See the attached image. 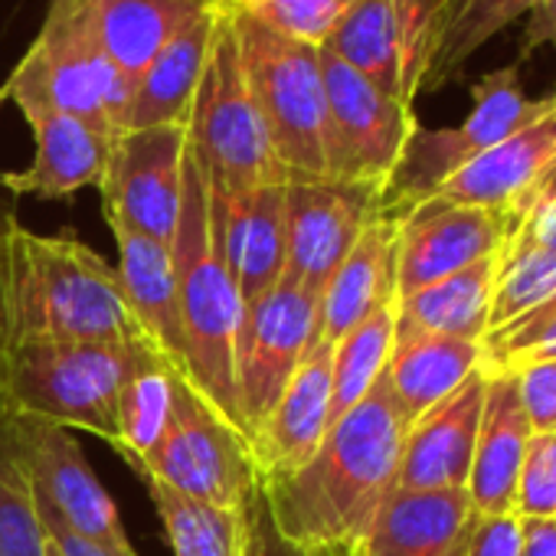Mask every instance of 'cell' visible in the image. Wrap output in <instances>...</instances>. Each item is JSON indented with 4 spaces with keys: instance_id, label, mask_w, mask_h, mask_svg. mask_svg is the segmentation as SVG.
<instances>
[{
    "instance_id": "cell-21",
    "label": "cell",
    "mask_w": 556,
    "mask_h": 556,
    "mask_svg": "<svg viewBox=\"0 0 556 556\" xmlns=\"http://www.w3.org/2000/svg\"><path fill=\"white\" fill-rule=\"evenodd\" d=\"M21 115L37 138V154L30 167L0 174V187L17 197L66 200L102 184L115 135L56 109H27Z\"/></svg>"
},
{
    "instance_id": "cell-22",
    "label": "cell",
    "mask_w": 556,
    "mask_h": 556,
    "mask_svg": "<svg viewBox=\"0 0 556 556\" xmlns=\"http://www.w3.org/2000/svg\"><path fill=\"white\" fill-rule=\"evenodd\" d=\"M331 344H315L265 422L255 429L252 458L258 478L299 471L325 442L331 429Z\"/></svg>"
},
{
    "instance_id": "cell-8",
    "label": "cell",
    "mask_w": 556,
    "mask_h": 556,
    "mask_svg": "<svg viewBox=\"0 0 556 556\" xmlns=\"http://www.w3.org/2000/svg\"><path fill=\"white\" fill-rule=\"evenodd\" d=\"M553 99H527L520 86V66L510 63L504 70H494L481 76L471 86V112L455 128H422L406 141V151L383 190L380 213L403 216L422 200L435 197L439 187L455 177L465 164H471L478 154L504 141L507 135L520 131L523 125L536 122Z\"/></svg>"
},
{
    "instance_id": "cell-19",
    "label": "cell",
    "mask_w": 556,
    "mask_h": 556,
    "mask_svg": "<svg viewBox=\"0 0 556 556\" xmlns=\"http://www.w3.org/2000/svg\"><path fill=\"white\" fill-rule=\"evenodd\" d=\"M213 197L219 249L242 305L268 295L286 275V184H265L236 197Z\"/></svg>"
},
{
    "instance_id": "cell-24",
    "label": "cell",
    "mask_w": 556,
    "mask_h": 556,
    "mask_svg": "<svg viewBox=\"0 0 556 556\" xmlns=\"http://www.w3.org/2000/svg\"><path fill=\"white\" fill-rule=\"evenodd\" d=\"M530 439H533V426L520 400L517 374L514 370L488 374L478 442H475L471 475L465 488L481 517L514 514L517 475Z\"/></svg>"
},
{
    "instance_id": "cell-48",
    "label": "cell",
    "mask_w": 556,
    "mask_h": 556,
    "mask_svg": "<svg viewBox=\"0 0 556 556\" xmlns=\"http://www.w3.org/2000/svg\"><path fill=\"white\" fill-rule=\"evenodd\" d=\"M0 419H4V406H0Z\"/></svg>"
},
{
    "instance_id": "cell-3",
    "label": "cell",
    "mask_w": 556,
    "mask_h": 556,
    "mask_svg": "<svg viewBox=\"0 0 556 556\" xmlns=\"http://www.w3.org/2000/svg\"><path fill=\"white\" fill-rule=\"evenodd\" d=\"M170 252L187 341V383L245 435L236 403V338L245 305L219 249L210 187L190 154L184 161V197Z\"/></svg>"
},
{
    "instance_id": "cell-33",
    "label": "cell",
    "mask_w": 556,
    "mask_h": 556,
    "mask_svg": "<svg viewBox=\"0 0 556 556\" xmlns=\"http://www.w3.org/2000/svg\"><path fill=\"white\" fill-rule=\"evenodd\" d=\"M174 556H239V510L210 507L170 491L161 481L144 484Z\"/></svg>"
},
{
    "instance_id": "cell-37",
    "label": "cell",
    "mask_w": 556,
    "mask_h": 556,
    "mask_svg": "<svg viewBox=\"0 0 556 556\" xmlns=\"http://www.w3.org/2000/svg\"><path fill=\"white\" fill-rule=\"evenodd\" d=\"M481 351H484V364H481L484 374L520 370L536 361H553L556 357V299L484 334Z\"/></svg>"
},
{
    "instance_id": "cell-13",
    "label": "cell",
    "mask_w": 556,
    "mask_h": 556,
    "mask_svg": "<svg viewBox=\"0 0 556 556\" xmlns=\"http://www.w3.org/2000/svg\"><path fill=\"white\" fill-rule=\"evenodd\" d=\"M184 161L187 125L118 131L99 184L105 223L170 245L180 219Z\"/></svg>"
},
{
    "instance_id": "cell-31",
    "label": "cell",
    "mask_w": 556,
    "mask_h": 556,
    "mask_svg": "<svg viewBox=\"0 0 556 556\" xmlns=\"http://www.w3.org/2000/svg\"><path fill=\"white\" fill-rule=\"evenodd\" d=\"M536 0H445L439 40L429 60L422 92L445 89L462 79L468 60L481 53L497 34L533 11Z\"/></svg>"
},
{
    "instance_id": "cell-36",
    "label": "cell",
    "mask_w": 556,
    "mask_h": 556,
    "mask_svg": "<svg viewBox=\"0 0 556 556\" xmlns=\"http://www.w3.org/2000/svg\"><path fill=\"white\" fill-rule=\"evenodd\" d=\"M357 0H229V8L295 43L325 47Z\"/></svg>"
},
{
    "instance_id": "cell-2",
    "label": "cell",
    "mask_w": 556,
    "mask_h": 556,
    "mask_svg": "<svg viewBox=\"0 0 556 556\" xmlns=\"http://www.w3.org/2000/svg\"><path fill=\"white\" fill-rule=\"evenodd\" d=\"M53 341H141L115 268L70 229L34 232L0 216V357Z\"/></svg>"
},
{
    "instance_id": "cell-28",
    "label": "cell",
    "mask_w": 556,
    "mask_h": 556,
    "mask_svg": "<svg viewBox=\"0 0 556 556\" xmlns=\"http://www.w3.org/2000/svg\"><path fill=\"white\" fill-rule=\"evenodd\" d=\"M497 265H501V252L406 299H396V334H445V338L484 341Z\"/></svg>"
},
{
    "instance_id": "cell-41",
    "label": "cell",
    "mask_w": 556,
    "mask_h": 556,
    "mask_svg": "<svg viewBox=\"0 0 556 556\" xmlns=\"http://www.w3.org/2000/svg\"><path fill=\"white\" fill-rule=\"evenodd\" d=\"M468 556H523V520L517 514L478 517Z\"/></svg>"
},
{
    "instance_id": "cell-44",
    "label": "cell",
    "mask_w": 556,
    "mask_h": 556,
    "mask_svg": "<svg viewBox=\"0 0 556 556\" xmlns=\"http://www.w3.org/2000/svg\"><path fill=\"white\" fill-rule=\"evenodd\" d=\"M514 239L517 242H527V245H540V249L556 252V200L533 206L523 216V223L517 226Z\"/></svg>"
},
{
    "instance_id": "cell-32",
    "label": "cell",
    "mask_w": 556,
    "mask_h": 556,
    "mask_svg": "<svg viewBox=\"0 0 556 556\" xmlns=\"http://www.w3.org/2000/svg\"><path fill=\"white\" fill-rule=\"evenodd\" d=\"M396 338V302L380 305L334 344L331 357V426L348 416L383 377Z\"/></svg>"
},
{
    "instance_id": "cell-43",
    "label": "cell",
    "mask_w": 556,
    "mask_h": 556,
    "mask_svg": "<svg viewBox=\"0 0 556 556\" xmlns=\"http://www.w3.org/2000/svg\"><path fill=\"white\" fill-rule=\"evenodd\" d=\"M543 47H556V0H536L533 11L527 14L517 66Z\"/></svg>"
},
{
    "instance_id": "cell-9",
    "label": "cell",
    "mask_w": 556,
    "mask_h": 556,
    "mask_svg": "<svg viewBox=\"0 0 556 556\" xmlns=\"http://www.w3.org/2000/svg\"><path fill=\"white\" fill-rule=\"evenodd\" d=\"M141 481H161L190 501L239 510L258 471L249 439L180 377L170 429L154 448Z\"/></svg>"
},
{
    "instance_id": "cell-35",
    "label": "cell",
    "mask_w": 556,
    "mask_h": 556,
    "mask_svg": "<svg viewBox=\"0 0 556 556\" xmlns=\"http://www.w3.org/2000/svg\"><path fill=\"white\" fill-rule=\"evenodd\" d=\"M0 556H50V540L24 465L0 419Z\"/></svg>"
},
{
    "instance_id": "cell-1",
    "label": "cell",
    "mask_w": 556,
    "mask_h": 556,
    "mask_svg": "<svg viewBox=\"0 0 556 556\" xmlns=\"http://www.w3.org/2000/svg\"><path fill=\"white\" fill-rule=\"evenodd\" d=\"M403 439L406 422L380 377L299 471L258 478L278 530L312 556H351L396 491Z\"/></svg>"
},
{
    "instance_id": "cell-45",
    "label": "cell",
    "mask_w": 556,
    "mask_h": 556,
    "mask_svg": "<svg viewBox=\"0 0 556 556\" xmlns=\"http://www.w3.org/2000/svg\"><path fill=\"white\" fill-rule=\"evenodd\" d=\"M523 556H556V520H523Z\"/></svg>"
},
{
    "instance_id": "cell-40",
    "label": "cell",
    "mask_w": 556,
    "mask_h": 556,
    "mask_svg": "<svg viewBox=\"0 0 556 556\" xmlns=\"http://www.w3.org/2000/svg\"><path fill=\"white\" fill-rule=\"evenodd\" d=\"M514 374L533 432H556V357L527 364Z\"/></svg>"
},
{
    "instance_id": "cell-47",
    "label": "cell",
    "mask_w": 556,
    "mask_h": 556,
    "mask_svg": "<svg viewBox=\"0 0 556 556\" xmlns=\"http://www.w3.org/2000/svg\"><path fill=\"white\" fill-rule=\"evenodd\" d=\"M50 556H60V553H56V549H53V546H50Z\"/></svg>"
},
{
    "instance_id": "cell-16",
    "label": "cell",
    "mask_w": 556,
    "mask_h": 556,
    "mask_svg": "<svg viewBox=\"0 0 556 556\" xmlns=\"http://www.w3.org/2000/svg\"><path fill=\"white\" fill-rule=\"evenodd\" d=\"M514 239L507 213L429 197L400 216L396 232V299L497 255Z\"/></svg>"
},
{
    "instance_id": "cell-29",
    "label": "cell",
    "mask_w": 556,
    "mask_h": 556,
    "mask_svg": "<svg viewBox=\"0 0 556 556\" xmlns=\"http://www.w3.org/2000/svg\"><path fill=\"white\" fill-rule=\"evenodd\" d=\"M177 374L141 341L118 390V442L115 452L144 478L148 462L174 419Z\"/></svg>"
},
{
    "instance_id": "cell-27",
    "label": "cell",
    "mask_w": 556,
    "mask_h": 556,
    "mask_svg": "<svg viewBox=\"0 0 556 556\" xmlns=\"http://www.w3.org/2000/svg\"><path fill=\"white\" fill-rule=\"evenodd\" d=\"M481 341L445 334H396L383 380L406 429L445 396H452L471 374L481 370Z\"/></svg>"
},
{
    "instance_id": "cell-17",
    "label": "cell",
    "mask_w": 556,
    "mask_h": 556,
    "mask_svg": "<svg viewBox=\"0 0 556 556\" xmlns=\"http://www.w3.org/2000/svg\"><path fill=\"white\" fill-rule=\"evenodd\" d=\"M553 164H556V99L536 122L507 135L504 141L478 154L471 164H465L455 177H448L435 197L462 206L507 213L517 232L527 200L546 180Z\"/></svg>"
},
{
    "instance_id": "cell-15",
    "label": "cell",
    "mask_w": 556,
    "mask_h": 556,
    "mask_svg": "<svg viewBox=\"0 0 556 556\" xmlns=\"http://www.w3.org/2000/svg\"><path fill=\"white\" fill-rule=\"evenodd\" d=\"M383 193L334 177L286 180V275L325 292L361 232L380 216Z\"/></svg>"
},
{
    "instance_id": "cell-34",
    "label": "cell",
    "mask_w": 556,
    "mask_h": 556,
    "mask_svg": "<svg viewBox=\"0 0 556 556\" xmlns=\"http://www.w3.org/2000/svg\"><path fill=\"white\" fill-rule=\"evenodd\" d=\"M549 299H556V252L510 239L501 249L488 334Z\"/></svg>"
},
{
    "instance_id": "cell-7",
    "label": "cell",
    "mask_w": 556,
    "mask_h": 556,
    "mask_svg": "<svg viewBox=\"0 0 556 556\" xmlns=\"http://www.w3.org/2000/svg\"><path fill=\"white\" fill-rule=\"evenodd\" d=\"M229 4V0H226ZM239 63L278 164L292 177H328V99L321 50L232 11Z\"/></svg>"
},
{
    "instance_id": "cell-10",
    "label": "cell",
    "mask_w": 556,
    "mask_h": 556,
    "mask_svg": "<svg viewBox=\"0 0 556 556\" xmlns=\"http://www.w3.org/2000/svg\"><path fill=\"white\" fill-rule=\"evenodd\" d=\"M318 302V292L282 275L268 295L245 305L236 338V403L249 445L315 348Z\"/></svg>"
},
{
    "instance_id": "cell-18",
    "label": "cell",
    "mask_w": 556,
    "mask_h": 556,
    "mask_svg": "<svg viewBox=\"0 0 556 556\" xmlns=\"http://www.w3.org/2000/svg\"><path fill=\"white\" fill-rule=\"evenodd\" d=\"M488 374H471L452 396L419 416L403 439L396 491H465L478 442Z\"/></svg>"
},
{
    "instance_id": "cell-4",
    "label": "cell",
    "mask_w": 556,
    "mask_h": 556,
    "mask_svg": "<svg viewBox=\"0 0 556 556\" xmlns=\"http://www.w3.org/2000/svg\"><path fill=\"white\" fill-rule=\"evenodd\" d=\"M0 92L21 112L56 109L118 135L135 83L109 56L92 0H50L37 40Z\"/></svg>"
},
{
    "instance_id": "cell-23",
    "label": "cell",
    "mask_w": 556,
    "mask_h": 556,
    "mask_svg": "<svg viewBox=\"0 0 556 556\" xmlns=\"http://www.w3.org/2000/svg\"><path fill=\"white\" fill-rule=\"evenodd\" d=\"M478 517L468 491H393L351 556H468Z\"/></svg>"
},
{
    "instance_id": "cell-26",
    "label": "cell",
    "mask_w": 556,
    "mask_h": 556,
    "mask_svg": "<svg viewBox=\"0 0 556 556\" xmlns=\"http://www.w3.org/2000/svg\"><path fill=\"white\" fill-rule=\"evenodd\" d=\"M219 17V0L197 14L190 24H184L144 66V73L135 83L131 105L125 115V128H154V125H187L203 66L210 56L213 30Z\"/></svg>"
},
{
    "instance_id": "cell-25",
    "label": "cell",
    "mask_w": 556,
    "mask_h": 556,
    "mask_svg": "<svg viewBox=\"0 0 556 556\" xmlns=\"http://www.w3.org/2000/svg\"><path fill=\"white\" fill-rule=\"evenodd\" d=\"M396 232L400 219L380 213L338 265L318 302L315 344H338L380 305L396 302Z\"/></svg>"
},
{
    "instance_id": "cell-39",
    "label": "cell",
    "mask_w": 556,
    "mask_h": 556,
    "mask_svg": "<svg viewBox=\"0 0 556 556\" xmlns=\"http://www.w3.org/2000/svg\"><path fill=\"white\" fill-rule=\"evenodd\" d=\"M239 556H312L278 530L258 481L239 507Z\"/></svg>"
},
{
    "instance_id": "cell-5",
    "label": "cell",
    "mask_w": 556,
    "mask_h": 556,
    "mask_svg": "<svg viewBox=\"0 0 556 556\" xmlns=\"http://www.w3.org/2000/svg\"><path fill=\"white\" fill-rule=\"evenodd\" d=\"M138 344L141 341H53L27 344L0 357L4 416L83 429L115 448L118 390Z\"/></svg>"
},
{
    "instance_id": "cell-12",
    "label": "cell",
    "mask_w": 556,
    "mask_h": 556,
    "mask_svg": "<svg viewBox=\"0 0 556 556\" xmlns=\"http://www.w3.org/2000/svg\"><path fill=\"white\" fill-rule=\"evenodd\" d=\"M321 76L328 99V177L387 190L416 115L400 105L334 53L321 50Z\"/></svg>"
},
{
    "instance_id": "cell-42",
    "label": "cell",
    "mask_w": 556,
    "mask_h": 556,
    "mask_svg": "<svg viewBox=\"0 0 556 556\" xmlns=\"http://www.w3.org/2000/svg\"><path fill=\"white\" fill-rule=\"evenodd\" d=\"M34 501H37V510H40L47 540H50V546H53L60 556H138V553H118V549H109V546H102V543H92V540L79 536V533L70 530V527H66V523H63L37 494H34Z\"/></svg>"
},
{
    "instance_id": "cell-46",
    "label": "cell",
    "mask_w": 556,
    "mask_h": 556,
    "mask_svg": "<svg viewBox=\"0 0 556 556\" xmlns=\"http://www.w3.org/2000/svg\"><path fill=\"white\" fill-rule=\"evenodd\" d=\"M4 102H8V99H4V92H0V105H4Z\"/></svg>"
},
{
    "instance_id": "cell-6",
    "label": "cell",
    "mask_w": 556,
    "mask_h": 556,
    "mask_svg": "<svg viewBox=\"0 0 556 556\" xmlns=\"http://www.w3.org/2000/svg\"><path fill=\"white\" fill-rule=\"evenodd\" d=\"M187 154L216 197L289 180L249 92L226 0H219L210 56L187 118Z\"/></svg>"
},
{
    "instance_id": "cell-20",
    "label": "cell",
    "mask_w": 556,
    "mask_h": 556,
    "mask_svg": "<svg viewBox=\"0 0 556 556\" xmlns=\"http://www.w3.org/2000/svg\"><path fill=\"white\" fill-rule=\"evenodd\" d=\"M118 242V286L125 308L141 334V341L187 380V341L177 299V271L174 252L164 242H154L135 229L109 226Z\"/></svg>"
},
{
    "instance_id": "cell-14",
    "label": "cell",
    "mask_w": 556,
    "mask_h": 556,
    "mask_svg": "<svg viewBox=\"0 0 556 556\" xmlns=\"http://www.w3.org/2000/svg\"><path fill=\"white\" fill-rule=\"evenodd\" d=\"M11 439L34 494L79 536L118 553H135L112 494L96 478L89 458L70 429L37 419H8Z\"/></svg>"
},
{
    "instance_id": "cell-49",
    "label": "cell",
    "mask_w": 556,
    "mask_h": 556,
    "mask_svg": "<svg viewBox=\"0 0 556 556\" xmlns=\"http://www.w3.org/2000/svg\"><path fill=\"white\" fill-rule=\"evenodd\" d=\"M549 96H553V99H556V86H553V92H549Z\"/></svg>"
},
{
    "instance_id": "cell-30",
    "label": "cell",
    "mask_w": 556,
    "mask_h": 556,
    "mask_svg": "<svg viewBox=\"0 0 556 556\" xmlns=\"http://www.w3.org/2000/svg\"><path fill=\"white\" fill-rule=\"evenodd\" d=\"M213 4L216 0H92L102 43L131 83L184 24Z\"/></svg>"
},
{
    "instance_id": "cell-38",
    "label": "cell",
    "mask_w": 556,
    "mask_h": 556,
    "mask_svg": "<svg viewBox=\"0 0 556 556\" xmlns=\"http://www.w3.org/2000/svg\"><path fill=\"white\" fill-rule=\"evenodd\" d=\"M520 520H556V432H533L514 491Z\"/></svg>"
},
{
    "instance_id": "cell-11",
    "label": "cell",
    "mask_w": 556,
    "mask_h": 556,
    "mask_svg": "<svg viewBox=\"0 0 556 556\" xmlns=\"http://www.w3.org/2000/svg\"><path fill=\"white\" fill-rule=\"evenodd\" d=\"M445 0H357L321 47L400 105L422 92Z\"/></svg>"
}]
</instances>
